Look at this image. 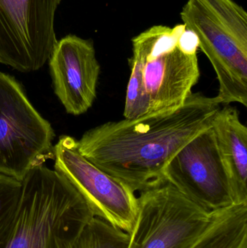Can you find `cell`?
I'll return each instance as SVG.
<instances>
[{"label":"cell","instance_id":"cell-14","mask_svg":"<svg viewBox=\"0 0 247 248\" xmlns=\"http://www.w3.org/2000/svg\"><path fill=\"white\" fill-rule=\"evenodd\" d=\"M22 182L0 173V243L8 233L20 201Z\"/></svg>","mask_w":247,"mask_h":248},{"label":"cell","instance_id":"cell-6","mask_svg":"<svg viewBox=\"0 0 247 248\" xmlns=\"http://www.w3.org/2000/svg\"><path fill=\"white\" fill-rule=\"evenodd\" d=\"M55 136L20 84L0 71V173L23 182L33 168L54 159Z\"/></svg>","mask_w":247,"mask_h":248},{"label":"cell","instance_id":"cell-5","mask_svg":"<svg viewBox=\"0 0 247 248\" xmlns=\"http://www.w3.org/2000/svg\"><path fill=\"white\" fill-rule=\"evenodd\" d=\"M139 192L127 248H189L211 224L215 211L191 201L165 177Z\"/></svg>","mask_w":247,"mask_h":248},{"label":"cell","instance_id":"cell-3","mask_svg":"<svg viewBox=\"0 0 247 248\" xmlns=\"http://www.w3.org/2000/svg\"><path fill=\"white\" fill-rule=\"evenodd\" d=\"M93 217L66 179L39 165L22 182L17 211L0 248H73Z\"/></svg>","mask_w":247,"mask_h":248},{"label":"cell","instance_id":"cell-1","mask_svg":"<svg viewBox=\"0 0 247 248\" xmlns=\"http://www.w3.org/2000/svg\"><path fill=\"white\" fill-rule=\"evenodd\" d=\"M220 109L216 97L192 93L174 110L91 128L77 141L78 150L94 166L140 192L163 177L170 160L211 126Z\"/></svg>","mask_w":247,"mask_h":248},{"label":"cell","instance_id":"cell-8","mask_svg":"<svg viewBox=\"0 0 247 248\" xmlns=\"http://www.w3.org/2000/svg\"><path fill=\"white\" fill-rule=\"evenodd\" d=\"M55 170L81 194L94 217L130 233L136 222L138 199L135 192L86 159L77 140L62 135L54 146Z\"/></svg>","mask_w":247,"mask_h":248},{"label":"cell","instance_id":"cell-2","mask_svg":"<svg viewBox=\"0 0 247 248\" xmlns=\"http://www.w3.org/2000/svg\"><path fill=\"white\" fill-rule=\"evenodd\" d=\"M195 35L184 24L154 26L132 39L123 117L135 120L178 108L200 77Z\"/></svg>","mask_w":247,"mask_h":248},{"label":"cell","instance_id":"cell-10","mask_svg":"<svg viewBox=\"0 0 247 248\" xmlns=\"http://www.w3.org/2000/svg\"><path fill=\"white\" fill-rule=\"evenodd\" d=\"M49 61L54 91L67 113H87L97 97L100 74L92 41L68 35L58 41Z\"/></svg>","mask_w":247,"mask_h":248},{"label":"cell","instance_id":"cell-9","mask_svg":"<svg viewBox=\"0 0 247 248\" xmlns=\"http://www.w3.org/2000/svg\"><path fill=\"white\" fill-rule=\"evenodd\" d=\"M163 177L210 211L234 205L232 185L210 128L186 144L170 160Z\"/></svg>","mask_w":247,"mask_h":248},{"label":"cell","instance_id":"cell-13","mask_svg":"<svg viewBox=\"0 0 247 248\" xmlns=\"http://www.w3.org/2000/svg\"><path fill=\"white\" fill-rule=\"evenodd\" d=\"M129 234L97 217L81 232L73 248H127Z\"/></svg>","mask_w":247,"mask_h":248},{"label":"cell","instance_id":"cell-7","mask_svg":"<svg viewBox=\"0 0 247 248\" xmlns=\"http://www.w3.org/2000/svg\"><path fill=\"white\" fill-rule=\"evenodd\" d=\"M61 0H0V63L38 71L57 43L55 17Z\"/></svg>","mask_w":247,"mask_h":248},{"label":"cell","instance_id":"cell-11","mask_svg":"<svg viewBox=\"0 0 247 248\" xmlns=\"http://www.w3.org/2000/svg\"><path fill=\"white\" fill-rule=\"evenodd\" d=\"M232 185L235 204H247V128L236 108H220L211 125Z\"/></svg>","mask_w":247,"mask_h":248},{"label":"cell","instance_id":"cell-12","mask_svg":"<svg viewBox=\"0 0 247 248\" xmlns=\"http://www.w3.org/2000/svg\"><path fill=\"white\" fill-rule=\"evenodd\" d=\"M189 248H247V204L215 211L208 228Z\"/></svg>","mask_w":247,"mask_h":248},{"label":"cell","instance_id":"cell-4","mask_svg":"<svg viewBox=\"0 0 247 248\" xmlns=\"http://www.w3.org/2000/svg\"><path fill=\"white\" fill-rule=\"evenodd\" d=\"M183 24L213 65L221 105L247 106V13L233 0H188Z\"/></svg>","mask_w":247,"mask_h":248}]
</instances>
